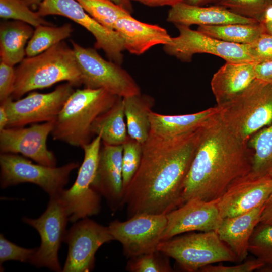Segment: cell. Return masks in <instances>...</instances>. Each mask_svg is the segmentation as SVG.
<instances>
[{"label": "cell", "mask_w": 272, "mask_h": 272, "mask_svg": "<svg viewBox=\"0 0 272 272\" xmlns=\"http://www.w3.org/2000/svg\"><path fill=\"white\" fill-rule=\"evenodd\" d=\"M198 141V128L173 138L150 133L140 167L123 193L128 217L167 214L182 205L186 175Z\"/></svg>", "instance_id": "1"}, {"label": "cell", "mask_w": 272, "mask_h": 272, "mask_svg": "<svg viewBox=\"0 0 272 272\" xmlns=\"http://www.w3.org/2000/svg\"><path fill=\"white\" fill-rule=\"evenodd\" d=\"M218 112L198 128V144L184 181L182 205L195 198L216 200L235 180L251 170L253 150L248 142L227 128Z\"/></svg>", "instance_id": "2"}, {"label": "cell", "mask_w": 272, "mask_h": 272, "mask_svg": "<svg viewBox=\"0 0 272 272\" xmlns=\"http://www.w3.org/2000/svg\"><path fill=\"white\" fill-rule=\"evenodd\" d=\"M65 81L74 87L82 84L81 73L72 48L62 41L46 51L27 57L15 69L12 98L29 92Z\"/></svg>", "instance_id": "3"}, {"label": "cell", "mask_w": 272, "mask_h": 272, "mask_svg": "<svg viewBox=\"0 0 272 272\" xmlns=\"http://www.w3.org/2000/svg\"><path fill=\"white\" fill-rule=\"evenodd\" d=\"M119 97L102 88L75 90L54 120L53 139L74 147L88 144L93 123Z\"/></svg>", "instance_id": "4"}, {"label": "cell", "mask_w": 272, "mask_h": 272, "mask_svg": "<svg viewBox=\"0 0 272 272\" xmlns=\"http://www.w3.org/2000/svg\"><path fill=\"white\" fill-rule=\"evenodd\" d=\"M217 106L227 128L238 138L248 142L272 122V84L256 79L235 97Z\"/></svg>", "instance_id": "5"}, {"label": "cell", "mask_w": 272, "mask_h": 272, "mask_svg": "<svg viewBox=\"0 0 272 272\" xmlns=\"http://www.w3.org/2000/svg\"><path fill=\"white\" fill-rule=\"evenodd\" d=\"M158 250L174 259L182 269L188 272L199 271L218 262H239L216 231L193 233L161 241Z\"/></svg>", "instance_id": "6"}, {"label": "cell", "mask_w": 272, "mask_h": 272, "mask_svg": "<svg viewBox=\"0 0 272 272\" xmlns=\"http://www.w3.org/2000/svg\"><path fill=\"white\" fill-rule=\"evenodd\" d=\"M79 166L70 162L60 167L34 164L17 154L1 153L0 185L2 189L24 183L39 186L49 197L58 196L67 184L71 173Z\"/></svg>", "instance_id": "7"}, {"label": "cell", "mask_w": 272, "mask_h": 272, "mask_svg": "<svg viewBox=\"0 0 272 272\" xmlns=\"http://www.w3.org/2000/svg\"><path fill=\"white\" fill-rule=\"evenodd\" d=\"M71 42L85 88L104 89L121 97L141 93L135 80L120 65L104 59L94 49Z\"/></svg>", "instance_id": "8"}, {"label": "cell", "mask_w": 272, "mask_h": 272, "mask_svg": "<svg viewBox=\"0 0 272 272\" xmlns=\"http://www.w3.org/2000/svg\"><path fill=\"white\" fill-rule=\"evenodd\" d=\"M101 139L99 135L84 145V157L77 178L68 189L59 195L68 216L69 221L76 222L98 214L101 209V195L93 189L98 166Z\"/></svg>", "instance_id": "9"}, {"label": "cell", "mask_w": 272, "mask_h": 272, "mask_svg": "<svg viewBox=\"0 0 272 272\" xmlns=\"http://www.w3.org/2000/svg\"><path fill=\"white\" fill-rule=\"evenodd\" d=\"M23 222L35 229L38 232L41 244L30 263L37 267H47L51 270L62 271L58 251L66 232L69 218L59 195L50 197L45 212L38 218L24 217Z\"/></svg>", "instance_id": "10"}, {"label": "cell", "mask_w": 272, "mask_h": 272, "mask_svg": "<svg viewBox=\"0 0 272 272\" xmlns=\"http://www.w3.org/2000/svg\"><path fill=\"white\" fill-rule=\"evenodd\" d=\"M167 224V214L142 213L125 221L114 220L108 228L113 240L121 244L124 254L131 258L157 251Z\"/></svg>", "instance_id": "11"}, {"label": "cell", "mask_w": 272, "mask_h": 272, "mask_svg": "<svg viewBox=\"0 0 272 272\" xmlns=\"http://www.w3.org/2000/svg\"><path fill=\"white\" fill-rule=\"evenodd\" d=\"M74 87L66 82L58 85L49 93L33 91L23 98L14 101L11 97L1 102L8 114L7 127H23L29 124L54 120L75 91Z\"/></svg>", "instance_id": "12"}, {"label": "cell", "mask_w": 272, "mask_h": 272, "mask_svg": "<svg viewBox=\"0 0 272 272\" xmlns=\"http://www.w3.org/2000/svg\"><path fill=\"white\" fill-rule=\"evenodd\" d=\"M179 34L171 37L169 43L163 49L169 55L183 62L191 61L196 53H208L220 57L231 62L253 61L248 49L247 44L228 42L210 37L189 26L175 25ZM254 62V61H253Z\"/></svg>", "instance_id": "13"}, {"label": "cell", "mask_w": 272, "mask_h": 272, "mask_svg": "<svg viewBox=\"0 0 272 272\" xmlns=\"http://www.w3.org/2000/svg\"><path fill=\"white\" fill-rule=\"evenodd\" d=\"M37 12L43 17L50 15L63 16L83 26L94 37L95 48L103 50L109 60L122 63V52L125 49L121 36L92 17L77 1L43 0Z\"/></svg>", "instance_id": "14"}, {"label": "cell", "mask_w": 272, "mask_h": 272, "mask_svg": "<svg viewBox=\"0 0 272 272\" xmlns=\"http://www.w3.org/2000/svg\"><path fill=\"white\" fill-rule=\"evenodd\" d=\"M113 240L108 226L88 218L82 219L66 231L64 241L68 245L62 272H88L93 269L95 255L104 243Z\"/></svg>", "instance_id": "15"}, {"label": "cell", "mask_w": 272, "mask_h": 272, "mask_svg": "<svg viewBox=\"0 0 272 272\" xmlns=\"http://www.w3.org/2000/svg\"><path fill=\"white\" fill-rule=\"evenodd\" d=\"M54 120L34 123L26 127H7L0 131L1 153L20 154L38 164L56 166V158L47 146Z\"/></svg>", "instance_id": "16"}, {"label": "cell", "mask_w": 272, "mask_h": 272, "mask_svg": "<svg viewBox=\"0 0 272 272\" xmlns=\"http://www.w3.org/2000/svg\"><path fill=\"white\" fill-rule=\"evenodd\" d=\"M272 192V177L250 172L235 180L217 201L222 218L236 216L264 205Z\"/></svg>", "instance_id": "17"}, {"label": "cell", "mask_w": 272, "mask_h": 272, "mask_svg": "<svg viewBox=\"0 0 272 272\" xmlns=\"http://www.w3.org/2000/svg\"><path fill=\"white\" fill-rule=\"evenodd\" d=\"M217 201L192 199L168 213L162 241L193 231H216L223 219Z\"/></svg>", "instance_id": "18"}, {"label": "cell", "mask_w": 272, "mask_h": 272, "mask_svg": "<svg viewBox=\"0 0 272 272\" xmlns=\"http://www.w3.org/2000/svg\"><path fill=\"white\" fill-rule=\"evenodd\" d=\"M122 145L103 144L92 187L106 200L112 211L121 206L123 197Z\"/></svg>", "instance_id": "19"}, {"label": "cell", "mask_w": 272, "mask_h": 272, "mask_svg": "<svg viewBox=\"0 0 272 272\" xmlns=\"http://www.w3.org/2000/svg\"><path fill=\"white\" fill-rule=\"evenodd\" d=\"M167 21L175 25H220L228 24H253L259 22L254 19L236 14L222 6H197L185 2L170 9Z\"/></svg>", "instance_id": "20"}, {"label": "cell", "mask_w": 272, "mask_h": 272, "mask_svg": "<svg viewBox=\"0 0 272 272\" xmlns=\"http://www.w3.org/2000/svg\"><path fill=\"white\" fill-rule=\"evenodd\" d=\"M115 30L122 37L124 49L135 55H141L157 45H166L171 39L165 29L141 22L131 14L120 18Z\"/></svg>", "instance_id": "21"}, {"label": "cell", "mask_w": 272, "mask_h": 272, "mask_svg": "<svg viewBox=\"0 0 272 272\" xmlns=\"http://www.w3.org/2000/svg\"><path fill=\"white\" fill-rule=\"evenodd\" d=\"M255 62H226L213 75L211 81L217 105L232 99L256 79Z\"/></svg>", "instance_id": "22"}, {"label": "cell", "mask_w": 272, "mask_h": 272, "mask_svg": "<svg viewBox=\"0 0 272 272\" xmlns=\"http://www.w3.org/2000/svg\"><path fill=\"white\" fill-rule=\"evenodd\" d=\"M264 205L246 213L223 218L216 231L220 239L234 253L239 262L243 261L249 253V240L256 226L260 222Z\"/></svg>", "instance_id": "23"}, {"label": "cell", "mask_w": 272, "mask_h": 272, "mask_svg": "<svg viewBox=\"0 0 272 272\" xmlns=\"http://www.w3.org/2000/svg\"><path fill=\"white\" fill-rule=\"evenodd\" d=\"M219 111L217 105L195 113L182 115H164L152 111L149 116L150 132L164 138L179 136L197 129Z\"/></svg>", "instance_id": "24"}, {"label": "cell", "mask_w": 272, "mask_h": 272, "mask_svg": "<svg viewBox=\"0 0 272 272\" xmlns=\"http://www.w3.org/2000/svg\"><path fill=\"white\" fill-rule=\"evenodd\" d=\"M34 30L21 21L2 23L0 27L1 61L12 66L20 63L26 55V48Z\"/></svg>", "instance_id": "25"}, {"label": "cell", "mask_w": 272, "mask_h": 272, "mask_svg": "<svg viewBox=\"0 0 272 272\" xmlns=\"http://www.w3.org/2000/svg\"><path fill=\"white\" fill-rule=\"evenodd\" d=\"M122 99L128 134L131 139L143 144L150 133L149 116L154 99L141 93L122 97Z\"/></svg>", "instance_id": "26"}, {"label": "cell", "mask_w": 272, "mask_h": 272, "mask_svg": "<svg viewBox=\"0 0 272 272\" xmlns=\"http://www.w3.org/2000/svg\"><path fill=\"white\" fill-rule=\"evenodd\" d=\"M125 120L123 99L119 97L109 109L95 120L92 134L99 135L105 145H122L129 137Z\"/></svg>", "instance_id": "27"}, {"label": "cell", "mask_w": 272, "mask_h": 272, "mask_svg": "<svg viewBox=\"0 0 272 272\" xmlns=\"http://www.w3.org/2000/svg\"><path fill=\"white\" fill-rule=\"evenodd\" d=\"M197 30L210 37L230 43L248 44L266 32L262 22L253 24H228L199 26Z\"/></svg>", "instance_id": "28"}, {"label": "cell", "mask_w": 272, "mask_h": 272, "mask_svg": "<svg viewBox=\"0 0 272 272\" xmlns=\"http://www.w3.org/2000/svg\"><path fill=\"white\" fill-rule=\"evenodd\" d=\"M248 145L253 152L250 172L256 177H272V122L254 134Z\"/></svg>", "instance_id": "29"}, {"label": "cell", "mask_w": 272, "mask_h": 272, "mask_svg": "<svg viewBox=\"0 0 272 272\" xmlns=\"http://www.w3.org/2000/svg\"><path fill=\"white\" fill-rule=\"evenodd\" d=\"M26 48L27 57L38 55L69 38L73 31L69 23L56 27L40 25L36 27Z\"/></svg>", "instance_id": "30"}, {"label": "cell", "mask_w": 272, "mask_h": 272, "mask_svg": "<svg viewBox=\"0 0 272 272\" xmlns=\"http://www.w3.org/2000/svg\"><path fill=\"white\" fill-rule=\"evenodd\" d=\"M248 251L263 264L258 271L272 272V225L259 222L256 226Z\"/></svg>", "instance_id": "31"}, {"label": "cell", "mask_w": 272, "mask_h": 272, "mask_svg": "<svg viewBox=\"0 0 272 272\" xmlns=\"http://www.w3.org/2000/svg\"><path fill=\"white\" fill-rule=\"evenodd\" d=\"M92 17L106 28L115 30L117 21L131 14L110 0H76Z\"/></svg>", "instance_id": "32"}, {"label": "cell", "mask_w": 272, "mask_h": 272, "mask_svg": "<svg viewBox=\"0 0 272 272\" xmlns=\"http://www.w3.org/2000/svg\"><path fill=\"white\" fill-rule=\"evenodd\" d=\"M0 17L24 22L34 27L51 25L37 12L32 11L23 0H0Z\"/></svg>", "instance_id": "33"}, {"label": "cell", "mask_w": 272, "mask_h": 272, "mask_svg": "<svg viewBox=\"0 0 272 272\" xmlns=\"http://www.w3.org/2000/svg\"><path fill=\"white\" fill-rule=\"evenodd\" d=\"M122 183L123 191L137 172L142 160L143 144L128 137L122 144Z\"/></svg>", "instance_id": "34"}, {"label": "cell", "mask_w": 272, "mask_h": 272, "mask_svg": "<svg viewBox=\"0 0 272 272\" xmlns=\"http://www.w3.org/2000/svg\"><path fill=\"white\" fill-rule=\"evenodd\" d=\"M168 257L157 250L130 258L127 269L132 272L172 271Z\"/></svg>", "instance_id": "35"}, {"label": "cell", "mask_w": 272, "mask_h": 272, "mask_svg": "<svg viewBox=\"0 0 272 272\" xmlns=\"http://www.w3.org/2000/svg\"><path fill=\"white\" fill-rule=\"evenodd\" d=\"M271 0H220L216 4L239 15L262 22Z\"/></svg>", "instance_id": "36"}, {"label": "cell", "mask_w": 272, "mask_h": 272, "mask_svg": "<svg viewBox=\"0 0 272 272\" xmlns=\"http://www.w3.org/2000/svg\"><path fill=\"white\" fill-rule=\"evenodd\" d=\"M37 248H25L20 247L7 239L0 234V265L9 260L29 262Z\"/></svg>", "instance_id": "37"}, {"label": "cell", "mask_w": 272, "mask_h": 272, "mask_svg": "<svg viewBox=\"0 0 272 272\" xmlns=\"http://www.w3.org/2000/svg\"><path fill=\"white\" fill-rule=\"evenodd\" d=\"M252 60L257 64L272 61V35L261 34L254 42L247 44Z\"/></svg>", "instance_id": "38"}, {"label": "cell", "mask_w": 272, "mask_h": 272, "mask_svg": "<svg viewBox=\"0 0 272 272\" xmlns=\"http://www.w3.org/2000/svg\"><path fill=\"white\" fill-rule=\"evenodd\" d=\"M15 82V69L1 61L0 63V102L12 97Z\"/></svg>", "instance_id": "39"}, {"label": "cell", "mask_w": 272, "mask_h": 272, "mask_svg": "<svg viewBox=\"0 0 272 272\" xmlns=\"http://www.w3.org/2000/svg\"><path fill=\"white\" fill-rule=\"evenodd\" d=\"M263 266L257 259L248 260L235 266L207 265L201 268V272H251L258 271Z\"/></svg>", "instance_id": "40"}, {"label": "cell", "mask_w": 272, "mask_h": 272, "mask_svg": "<svg viewBox=\"0 0 272 272\" xmlns=\"http://www.w3.org/2000/svg\"><path fill=\"white\" fill-rule=\"evenodd\" d=\"M255 73L256 79L272 84V61L257 64Z\"/></svg>", "instance_id": "41"}, {"label": "cell", "mask_w": 272, "mask_h": 272, "mask_svg": "<svg viewBox=\"0 0 272 272\" xmlns=\"http://www.w3.org/2000/svg\"><path fill=\"white\" fill-rule=\"evenodd\" d=\"M139 2L143 4L150 7L170 6L172 7L185 0H130Z\"/></svg>", "instance_id": "42"}, {"label": "cell", "mask_w": 272, "mask_h": 272, "mask_svg": "<svg viewBox=\"0 0 272 272\" xmlns=\"http://www.w3.org/2000/svg\"><path fill=\"white\" fill-rule=\"evenodd\" d=\"M262 22L264 25L266 32L272 35V0L264 13Z\"/></svg>", "instance_id": "43"}, {"label": "cell", "mask_w": 272, "mask_h": 272, "mask_svg": "<svg viewBox=\"0 0 272 272\" xmlns=\"http://www.w3.org/2000/svg\"><path fill=\"white\" fill-rule=\"evenodd\" d=\"M260 222L272 225V205L264 207L261 215Z\"/></svg>", "instance_id": "44"}, {"label": "cell", "mask_w": 272, "mask_h": 272, "mask_svg": "<svg viewBox=\"0 0 272 272\" xmlns=\"http://www.w3.org/2000/svg\"><path fill=\"white\" fill-rule=\"evenodd\" d=\"M9 116L5 107L0 104V131L7 127Z\"/></svg>", "instance_id": "45"}, {"label": "cell", "mask_w": 272, "mask_h": 272, "mask_svg": "<svg viewBox=\"0 0 272 272\" xmlns=\"http://www.w3.org/2000/svg\"><path fill=\"white\" fill-rule=\"evenodd\" d=\"M220 0H185V3L189 5L205 6L210 4H216Z\"/></svg>", "instance_id": "46"}, {"label": "cell", "mask_w": 272, "mask_h": 272, "mask_svg": "<svg viewBox=\"0 0 272 272\" xmlns=\"http://www.w3.org/2000/svg\"><path fill=\"white\" fill-rule=\"evenodd\" d=\"M115 4L122 7L131 14L132 7L130 0H110Z\"/></svg>", "instance_id": "47"}, {"label": "cell", "mask_w": 272, "mask_h": 272, "mask_svg": "<svg viewBox=\"0 0 272 272\" xmlns=\"http://www.w3.org/2000/svg\"><path fill=\"white\" fill-rule=\"evenodd\" d=\"M29 7H38L43 0H23Z\"/></svg>", "instance_id": "48"}, {"label": "cell", "mask_w": 272, "mask_h": 272, "mask_svg": "<svg viewBox=\"0 0 272 272\" xmlns=\"http://www.w3.org/2000/svg\"><path fill=\"white\" fill-rule=\"evenodd\" d=\"M272 205V192L271 194L270 195L269 197L267 199V201L264 203V207H267L268 206H270Z\"/></svg>", "instance_id": "49"}]
</instances>
